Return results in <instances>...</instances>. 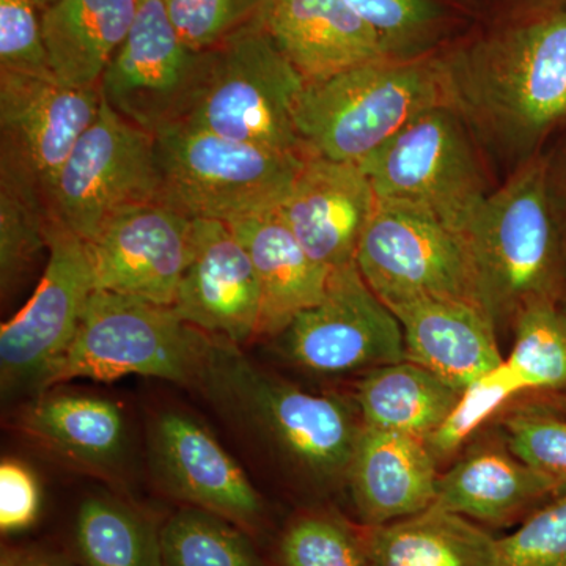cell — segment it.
<instances>
[{
	"label": "cell",
	"mask_w": 566,
	"mask_h": 566,
	"mask_svg": "<svg viewBox=\"0 0 566 566\" xmlns=\"http://www.w3.org/2000/svg\"><path fill=\"white\" fill-rule=\"evenodd\" d=\"M512 352L505 363L523 387L524 398H538L566 409V316L557 305L524 312L512 327Z\"/></svg>",
	"instance_id": "32"
},
{
	"label": "cell",
	"mask_w": 566,
	"mask_h": 566,
	"mask_svg": "<svg viewBox=\"0 0 566 566\" xmlns=\"http://www.w3.org/2000/svg\"><path fill=\"white\" fill-rule=\"evenodd\" d=\"M273 340L282 359L316 375H364L406 359L400 322L356 264L333 271L323 300Z\"/></svg>",
	"instance_id": "13"
},
{
	"label": "cell",
	"mask_w": 566,
	"mask_h": 566,
	"mask_svg": "<svg viewBox=\"0 0 566 566\" xmlns=\"http://www.w3.org/2000/svg\"><path fill=\"white\" fill-rule=\"evenodd\" d=\"M139 2H151V0H139Z\"/></svg>",
	"instance_id": "45"
},
{
	"label": "cell",
	"mask_w": 566,
	"mask_h": 566,
	"mask_svg": "<svg viewBox=\"0 0 566 566\" xmlns=\"http://www.w3.org/2000/svg\"><path fill=\"white\" fill-rule=\"evenodd\" d=\"M192 221L161 202L115 216L87 243L95 289L172 307L188 263Z\"/></svg>",
	"instance_id": "17"
},
{
	"label": "cell",
	"mask_w": 566,
	"mask_h": 566,
	"mask_svg": "<svg viewBox=\"0 0 566 566\" xmlns=\"http://www.w3.org/2000/svg\"><path fill=\"white\" fill-rule=\"evenodd\" d=\"M268 0H164L182 40L207 51L262 18Z\"/></svg>",
	"instance_id": "36"
},
{
	"label": "cell",
	"mask_w": 566,
	"mask_h": 566,
	"mask_svg": "<svg viewBox=\"0 0 566 566\" xmlns=\"http://www.w3.org/2000/svg\"><path fill=\"white\" fill-rule=\"evenodd\" d=\"M210 342L211 335L169 305L95 290L73 342L40 394L73 379L107 382L129 375L196 390Z\"/></svg>",
	"instance_id": "6"
},
{
	"label": "cell",
	"mask_w": 566,
	"mask_h": 566,
	"mask_svg": "<svg viewBox=\"0 0 566 566\" xmlns=\"http://www.w3.org/2000/svg\"><path fill=\"white\" fill-rule=\"evenodd\" d=\"M356 266L389 308L446 300L485 311L464 238L417 208L378 202L357 249Z\"/></svg>",
	"instance_id": "9"
},
{
	"label": "cell",
	"mask_w": 566,
	"mask_h": 566,
	"mask_svg": "<svg viewBox=\"0 0 566 566\" xmlns=\"http://www.w3.org/2000/svg\"><path fill=\"white\" fill-rule=\"evenodd\" d=\"M264 551L271 566H368L363 527L333 502L297 505Z\"/></svg>",
	"instance_id": "29"
},
{
	"label": "cell",
	"mask_w": 566,
	"mask_h": 566,
	"mask_svg": "<svg viewBox=\"0 0 566 566\" xmlns=\"http://www.w3.org/2000/svg\"><path fill=\"white\" fill-rule=\"evenodd\" d=\"M449 104L513 172L566 129V6L490 22L439 54Z\"/></svg>",
	"instance_id": "1"
},
{
	"label": "cell",
	"mask_w": 566,
	"mask_h": 566,
	"mask_svg": "<svg viewBox=\"0 0 566 566\" xmlns=\"http://www.w3.org/2000/svg\"><path fill=\"white\" fill-rule=\"evenodd\" d=\"M210 52L207 85L186 122L227 139L307 155L294 123L305 82L262 20Z\"/></svg>",
	"instance_id": "8"
},
{
	"label": "cell",
	"mask_w": 566,
	"mask_h": 566,
	"mask_svg": "<svg viewBox=\"0 0 566 566\" xmlns=\"http://www.w3.org/2000/svg\"><path fill=\"white\" fill-rule=\"evenodd\" d=\"M43 277L29 303L0 327V382L6 395L40 394L69 349L95 292L88 245L51 219Z\"/></svg>",
	"instance_id": "12"
},
{
	"label": "cell",
	"mask_w": 566,
	"mask_h": 566,
	"mask_svg": "<svg viewBox=\"0 0 566 566\" xmlns=\"http://www.w3.org/2000/svg\"><path fill=\"white\" fill-rule=\"evenodd\" d=\"M163 566H271L266 551L226 517L180 506L161 527Z\"/></svg>",
	"instance_id": "30"
},
{
	"label": "cell",
	"mask_w": 566,
	"mask_h": 566,
	"mask_svg": "<svg viewBox=\"0 0 566 566\" xmlns=\"http://www.w3.org/2000/svg\"><path fill=\"white\" fill-rule=\"evenodd\" d=\"M17 427L70 468L120 485L129 431L122 406L111 398L52 387L21 409Z\"/></svg>",
	"instance_id": "20"
},
{
	"label": "cell",
	"mask_w": 566,
	"mask_h": 566,
	"mask_svg": "<svg viewBox=\"0 0 566 566\" xmlns=\"http://www.w3.org/2000/svg\"><path fill=\"white\" fill-rule=\"evenodd\" d=\"M365 427L427 442L461 392L422 365L405 359L360 376L353 392Z\"/></svg>",
	"instance_id": "27"
},
{
	"label": "cell",
	"mask_w": 566,
	"mask_h": 566,
	"mask_svg": "<svg viewBox=\"0 0 566 566\" xmlns=\"http://www.w3.org/2000/svg\"><path fill=\"white\" fill-rule=\"evenodd\" d=\"M0 71L54 77L33 0H0Z\"/></svg>",
	"instance_id": "38"
},
{
	"label": "cell",
	"mask_w": 566,
	"mask_h": 566,
	"mask_svg": "<svg viewBox=\"0 0 566 566\" xmlns=\"http://www.w3.org/2000/svg\"><path fill=\"white\" fill-rule=\"evenodd\" d=\"M439 463L427 442L364 424L357 439L346 495L363 526H385L431 509Z\"/></svg>",
	"instance_id": "21"
},
{
	"label": "cell",
	"mask_w": 566,
	"mask_h": 566,
	"mask_svg": "<svg viewBox=\"0 0 566 566\" xmlns=\"http://www.w3.org/2000/svg\"><path fill=\"white\" fill-rule=\"evenodd\" d=\"M210 65V50H193L181 39L164 0L142 2L99 91L115 114L156 137L191 117Z\"/></svg>",
	"instance_id": "11"
},
{
	"label": "cell",
	"mask_w": 566,
	"mask_h": 566,
	"mask_svg": "<svg viewBox=\"0 0 566 566\" xmlns=\"http://www.w3.org/2000/svg\"><path fill=\"white\" fill-rule=\"evenodd\" d=\"M102 104L99 87L0 71V174L36 186L50 207L55 178Z\"/></svg>",
	"instance_id": "15"
},
{
	"label": "cell",
	"mask_w": 566,
	"mask_h": 566,
	"mask_svg": "<svg viewBox=\"0 0 566 566\" xmlns=\"http://www.w3.org/2000/svg\"><path fill=\"white\" fill-rule=\"evenodd\" d=\"M494 422L521 461L566 488L564 409L538 398H521Z\"/></svg>",
	"instance_id": "34"
},
{
	"label": "cell",
	"mask_w": 566,
	"mask_h": 566,
	"mask_svg": "<svg viewBox=\"0 0 566 566\" xmlns=\"http://www.w3.org/2000/svg\"><path fill=\"white\" fill-rule=\"evenodd\" d=\"M230 226L251 256L262 290L259 340H273L323 300L333 271L304 251L277 210Z\"/></svg>",
	"instance_id": "24"
},
{
	"label": "cell",
	"mask_w": 566,
	"mask_h": 566,
	"mask_svg": "<svg viewBox=\"0 0 566 566\" xmlns=\"http://www.w3.org/2000/svg\"><path fill=\"white\" fill-rule=\"evenodd\" d=\"M374 29L389 61L431 57L455 43L457 14L444 0H346Z\"/></svg>",
	"instance_id": "31"
},
{
	"label": "cell",
	"mask_w": 566,
	"mask_h": 566,
	"mask_svg": "<svg viewBox=\"0 0 566 566\" xmlns=\"http://www.w3.org/2000/svg\"><path fill=\"white\" fill-rule=\"evenodd\" d=\"M161 202L155 136L103 102L55 178L51 218L91 243L122 211Z\"/></svg>",
	"instance_id": "10"
},
{
	"label": "cell",
	"mask_w": 566,
	"mask_h": 566,
	"mask_svg": "<svg viewBox=\"0 0 566 566\" xmlns=\"http://www.w3.org/2000/svg\"><path fill=\"white\" fill-rule=\"evenodd\" d=\"M139 7V0H55L41 11L44 48L55 80L74 88L99 87Z\"/></svg>",
	"instance_id": "25"
},
{
	"label": "cell",
	"mask_w": 566,
	"mask_h": 566,
	"mask_svg": "<svg viewBox=\"0 0 566 566\" xmlns=\"http://www.w3.org/2000/svg\"><path fill=\"white\" fill-rule=\"evenodd\" d=\"M439 54L365 63L305 84L294 114L304 151L360 164L424 112L449 104Z\"/></svg>",
	"instance_id": "4"
},
{
	"label": "cell",
	"mask_w": 566,
	"mask_h": 566,
	"mask_svg": "<svg viewBox=\"0 0 566 566\" xmlns=\"http://www.w3.org/2000/svg\"><path fill=\"white\" fill-rule=\"evenodd\" d=\"M390 311L403 329L406 359L460 392L504 360L493 319L475 305L419 300Z\"/></svg>",
	"instance_id": "23"
},
{
	"label": "cell",
	"mask_w": 566,
	"mask_h": 566,
	"mask_svg": "<svg viewBox=\"0 0 566 566\" xmlns=\"http://www.w3.org/2000/svg\"><path fill=\"white\" fill-rule=\"evenodd\" d=\"M545 156L547 191L566 238V129Z\"/></svg>",
	"instance_id": "41"
},
{
	"label": "cell",
	"mask_w": 566,
	"mask_h": 566,
	"mask_svg": "<svg viewBox=\"0 0 566 566\" xmlns=\"http://www.w3.org/2000/svg\"><path fill=\"white\" fill-rule=\"evenodd\" d=\"M0 566H82L65 551L39 543H3Z\"/></svg>",
	"instance_id": "40"
},
{
	"label": "cell",
	"mask_w": 566,
	"mask_h": 566,
	"mask_svg": "<svg viewBox=\"0 0 566 566\" xmlns=\"http://www.w3.org/2000/svg\"><path fill=\"white\" fill-rule=\"evenodd\" d=\"M148 460L167 497L232 521L263 549L270 545L279 527L270 505L196 416L178 408L156 412L148 424Z\"/></svg>",
	"instance_id": "14"
},
{
	"label": "cell",
	"mask_w": 566,
	"mask_h": 566,
	"mask_svg": "<svg viewBox=\"0 0 566 566\" xmlns=\"http://www.w3.org/2000/svg\"><path fill=\"white\" fill-rule=\"evenodd\" d=\"M163 523L118 494H91L74 517V549L82 566H163Z\"/></svg>",
	"instance_id": "28"
},
{
	"label": "cell",
	"mask_w": 566,
	"mask_h": 566,
	"mask_svg": "<svg viewBox=\"0 0 566 566\" xmlns=\"http://www.w3.org/2000/svg\"><path fill=\"white\" fill-rule=\"evenodd\" d=\"M172 307L211 337L241 348L259 340L262 290L230 223L193 219L188 263Z\"/></svg>",
	"instance_id": "16"
},
{
	"label": "cell",
	"mask_w": 566,
	"mask_h": 566,
	"mask_svg": "<svg viewBox=\"0 0 566 566\" xmlns=\"http://www.w3.org/2000/svg\"><path fill=\"white\" fill-rule=\"evenodd\" d=\"M557 307L560 308L562 314L566 316V273L564 281V289H562L560 300H558Z\"/></svg>",
	"instance_id": "43"
},
{
	"label": "cell",
	"mask_w": 566,
	"mask_h": 566,
	"mask_svg": "<svg viewBox=\"0 0 566 566\" xmlns=\"http://www.w3.org/2000/svg\"><path fill=\"white\" fill-rule=\"evenodd\" d=\"M260 20L305 84L389 61L374 29L346 0H268Z\"/></svg>",
	"instance_id": "22"
},
{
	"label": "cell",
	"mask_w": 566,
	"mask_h": 566,
	"mask_svg": "<svg viewBox=\"0 0 566 566\" xmlns=\"http://www.w3.org/2000/svg\"><path fill=\"white\" fill-rule=\"evenodd\" d=\"M465 6L480 11L483 17H490V22L506 20V18L521 17L566 6V0H464Z\"/></svg>",
	"instance_id": "42"
},
{
	"label": "cell",
	"mask_w": 566,
	"mask_h": 566,
	"mask_svg": "<svg viewBox=\"0 0 566 566\" xmlns=\"http://www.w3.org/2000/svg\"><path fill=\"white\" fill-rule=\"evenodd\" d=\"M155 139L161 203L205 221L234 223L279 210L305 159L304 153L227 139L191 122Z\"/></svg>",
	"instance_id": "5"
},
{
	"label": "cell",
	"mask_w": 566,
	"mask_h": 566,
	"mask_svg": "<svg viewBox=\"0 0 566 566\" xmlns=\"http://www.w3.org/2000/svg\"><path fill=\"white\" fill-rule=\"evenodd\" d=\"M197 392L274 465L301 504L346 494L363 417L353 395L312 392L211 337Z\"/></svg>",
	"instance_id": "2"
},
{
	"label": "cell",
	"mask_w": 566,
	"mask_h": 566,
	"mask_svg": "<svg viewBox=\"0 0 566 566\" xmlns=\"http://www.w3.org/2000/svg\"><path fill=\"white\" fill-rule=\"evenodd\" d=\"M54 2H55V0H33V3H35L36 7H39L40 11L48 9V7H50L51 3H54Z\"/></svg>",
	"instance_id": "44"
},
{
	"label": "cell",
	"mask_w": 566,
	"mask_h": 566,
	"mask_svg": "<svg viewBox=\"0 0 566 566\" xmlns=\"http://www.w3.org/2000/svg\"><path fill=\"white\" fill-rule=\"evenodd\" d=\"M41 490L39 479L28 464L14 458L0 463V532L3 536L22 534L39 521Z\"/></svg>",
	"instance_id": "39"
},
{
	"label": "cell",
	"mask_w": 566,
	"mask_h": 566,
	"mask_svg": "<svg viewBox=\"0 0 566 566\" xmlns=\"http://www.w3.org/2000/svg\"><path fill=\"white\" fill-rule=\"evenodd\" d=\"M51 211L36 186L0 174V289L14 292L36 256L48 249Z\"/></svg>",
	"instance_id": "33"
},
{
	"label": "cell",
	"mask_w": 566,
	"mask_h": 566,
	"mask_svg": "<svg viewBox=\"0 0 566 566\" xmlns=\"http://www.w3.org/2000/svg\"><path fill=\"white\" fill-rule=\"evenodd\" d=\"M499 566H566V490L504 536Z\"/></svg>",
	"instance_id": "37"
},
{
	"label": "cell",
	"mask_w": 566,
	"mask_h": 566,
	"mask_svg": "<svg viewBox=\"0 0 566 566\" xmlns=\"http://www.w3.org/2000/svg\"><path fill=\"white\" fill-rule=\"evenodd\" d=\"M359 166L378 202L428 212L461 237L494 191L486 156L449 104L424 112Z\"/></svg>",
	"instance_id": "7"
},
{
	"label": "cell",
	"mask_w": 566,
	"mask_h": 566,
	"mask_svg": "<svg viewBox=\"0 0 566 566\" xmlns=\"http://www.w3.org/2000/svg\"><path fill=\"white\" fill-rule=\"evenodd\" d=\"M526 397L504 360L461 392L453 411L427 441L438 463L453 460L483 428L493 423L509 406Z\"/></svg>",
	"instance_id": "35"
},
{
	"label": "cell",
	"mask_w": 566,
	"mask_h": 566,
	"mask_svg": "<svg viewBox=\"0 0 566 566\" xmlns=\"http://www.w3.org/2000/svg\"><path fill=\"white\" fill-rule=\"evenodd\" d=\"M560 483L521 461L495 422L458 453L438 479L434 506L488 528L520 526L565 491Z\"/></svg>",
	"instance_id": "18"
},
{
	"label": "cell",
	"mask_w": 566,
	"mask_h": 566,
	"mask_svg": "<svg viewBox=\"0 0 566 566\" xmlns=\"http://www.w3.org/2000/svg\"><path fill=\"white\" fill-rule=\"evenodd\" d=\"M378 199L359 164L305 155L279 214L304 251L329 271L356 264Z\"/></svg>",
	"instance_id": "19"
},
{
	"label": "cell",
	"mask_w": 566,
	"mask_h": 566,
	"mask_svg": "<svg viewBox=\"0 0 566 566\" xmlns=\"http://www.w3.org/2000/svg\"><path fill=\"white\" fill-rule=\"evenodd\" d=\"M368 566H499L497 536L431 506L385 526H363Z\"/></svg>",
	"instance_id": "26"
},
{
	"label": "cell",
	"mask_w": 566,
	"mask_h": 566,
	"mask_svg": "<svg viewBox=\"0 0 566 566\" xmlns=\"http://www.w3.org/2000/svg\"><path fill=\"white\" fill-rule=\"evenodd\" d=\"M463 238L497 333L531 308L558 304L566 238L547 191L545 151L506 175Z\"/></svg>",
	"instance_id": "3"
}]
</instances>
